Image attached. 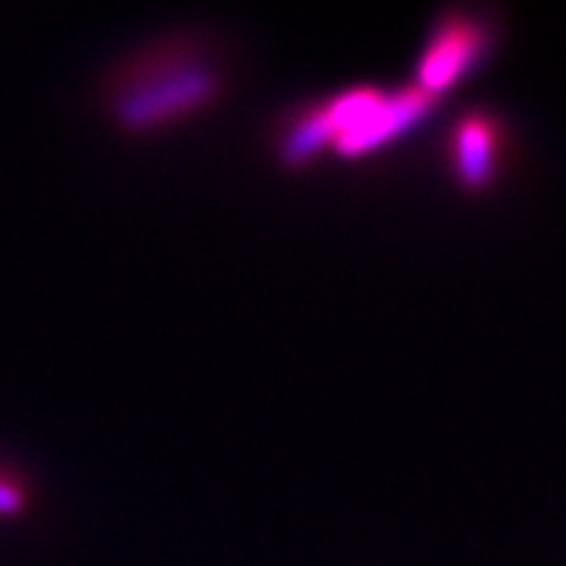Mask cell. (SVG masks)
<instances>
[{
	"label": "cell",
	"mask_w": 566,
	"mask_h": 566,
	"mask_svg": "<svg viewBox=\"0 0 566 566\" xmlns=\"http://www.w3.org/2000/svg\"><path fill=\"white\" fill-rule=\"evenodd\" d=\"M226 76L210 42L166 34L124 55L97 90L103 116L118 134L145 139L200 116L221 97Z\"/></svg>",
	"instance_id": "1"
},
{
	"label": "cell",
	"mask_w": 566,
	"mask_h": 566,
	"mask_svg": "<svg viewBox=\"0 0 566 566\" xmlns=\"http://www.w3.org/2000/svg\"><path fill=\"white\" fill-rule=\"evenodd\" d=\"M495 40V21L483 17V11H443L424 38L412 84L441 101L446 92L459 87L472 71L483 66Z\"/></svg>",
	"instance_id": "2"
},
{
	"label": "cell",
	"mask_w": 566,
	"mask_h": 566,
	"mask_svg": "<svg viewBox=\"0 0 566 566\" xmlns=\"http://www.w3.org/2000/svg\"><path fill=\"white\" fill-rule=\"evenodd\" d=\"M449 166L464 192L483 195L506 166L504 122L488 108L467 111L449 132Z\"/></svg>",
	"instance_id": "3"
},
{
	"label": "cell",
	"mask_w": 566,
	"mask_h": 566,
	"mask_svg": "<svg viewBox=\"0 0 566 566\" xmlns=\"http://www.w3.org/2000/svg\"><path fill=\"white\" fill-rule=\"evenodd\" d=\"M438 103H441L438 97L428 95L415 84L386 92L378 108L357 129L344 134L336 142L334 153L342 155V158H365V155L384 150L396 139L405 137L407 132H412L415 126H420L436 111Z\"/></svg>",
	"instance_id": "4"
},
{
	"label": "cell",
	"mask_w": 566,
	"mask_h": 566,
	"mask_svg": "<svg viewBox=\"0 0 566 566\" xmlns=\"http://www.w3.org/2000/svg\"><path fill=\"white\" fill-rule=\"evenodd\" d=\"M38 478L21 462L0 457V525H24L40 512Z\"/></svg>",
	"instance_id": "5"
}]
</instances>
